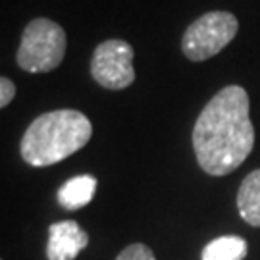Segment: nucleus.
I'll list each match as a JSON object with an SVG mask.
<instances>
[{"label":"nucleus","mask_w":260,"mask_h":260,"mask_svg":"<svg viewBox=\"0 0 260 260\" xmlns=\"http://www.w3.org/2000/svg\"><path fill=\"white\" fill-rule=\"evenodd\" d=\"M254 147L249 94L239 85L223 87L199 114L193 149L199 166L210 176H228Z\"/></svg>","instance_id":"1"},{"label":"nucleus","mask_w":260,"mask_h":260,"mask_svg":"<svg viewBox=\"0 0 260 260\" xmlns=\"http://www.w3.org/2000/svg\"><path fill=\"white\" fill-rule=\"evenodd\" d=\"M93 135L89 118L79 110H52L41 114L21 137V156L29 166H52L81 150Z\"/></svg>","instance_id":"2"},{"label":"nucleus","mask_w":260,"mask_h":260,"mask_svg":"<svg viewBox=\"0 0 260 260\" xmlns=\"http://www.w3.org/2000/svg\"><path fill=\"white\" fill-rule=\"evenodd\" d=\"M68 39L56 21L37 18L23 29L18 48V66L29 74H47L62 64Z\"/></svg>","instance_id":"3"},{"label":"nucleus","mask_w":260,"mask_h":260,"mask_svg":"<svg viewBox=\"0 0 260 260\" xmlns=\"http://www.w3.org/2000/svg\"><path fill=\"white\" fill-rule=\"evenodd\" d=\"M237 18L230 12H208L187 27L181 39L183 54L193 62H205L228 47L237 35Z\"/></svg>","instance_id":"4"},{"label":"nucleus","mask_w":260,"mask_h":260,"mask_svg":"<svg viewBox=\"0 0 260 260\" xmlns=\"http://www.w3.org/2000/svg\"><path fill=\"white\" fill-rule=\"evenodd\" d=\"M91 75L101 87L110 91H121L129 87L135 81L131 45L121 39L101 43L91 58Z\"/></svg>","instance_id":"5"},{"label":"nucleus","mask_w":260,"mask_h":260,"mask_svg":"<svg viewBox=\"0 0 260 260\" xmlns=\"http://www.w3.org/2000/svg\"><path fill=\"white\" fill-rule=\"evenodd\" d=\"M89 243V235L74 220H62L48 230V260H74Z\"/></svg>","instance_id":"6"},{"label":"nucleus","mask_w":260,"mask_h":260,"mask_svg":"<svg viewBox=\"0 0 260 260\" xmlns=\"http://www.w3.org/2000/svg\"><path fill=\"white\" fill-rule=\"evenodd\" d=\"M96 185H99L96 177L93 176L72 177L58 189V203L64 206L66 210H79L93 201Z\"/></svg>","instance_id":"7"},{"label":"nucleus","mask_w":260,"mask_h":260,"mask_svg":"<svg viewBox=\"0 0 260 260\" xmlns=\"http://www.w3.org/2000/svg\"><path fill=\"white\" fill-rule=\"evenodd\" d=\"M237 208L249 225L260 228V170H254L243 179L237 193Z\"/></svg>","instance_id":"8"},{"label":"nucleus","mask_w":260,"mask_h":260,"mask_svg":"<svg viewBox=\"0 0 260 260\" xmlns=\"http://www.w3.org/2000/svg\"><path fill=\"white\" fill-rule=\"evenodd\" d=\"M247 241L237 235H223L210 241L203 251V260H243L247 256Z\"/></svg>","instance_id":"9"},{"label":"nucleus","mask_w":260,"mask_h":260,"mask_svg":"<svg viewBox=\"0 0 260 260\" xmlns=\"http://www.w3.org/2000/svg\"><path fill=\"white\" fill-rule=\"evenodd\" d=\"M116 260H156V258H154V254H152V251H150L147 245H143V243H133L129 247H125V249L118 254Z\"/></svg>","instance_id":"10"},{"label":"nucleus","mask_w":260,"mask_h":260,"mask_svg":"<svg viewBox=\"0 0 260 260\" xmlns=\"http://www.w3.org/2000/svg\"><path fill=\"white\" fill-rule=\"evenodd\" d=\"M14 96H16V85H14V81L8 79V77H2L0 79V106L6 108L12 103Z\"/></svg>","instance_id":"11"}]
</instances>
